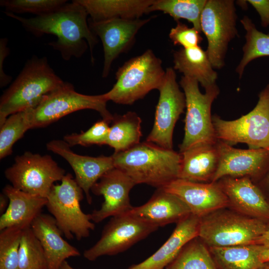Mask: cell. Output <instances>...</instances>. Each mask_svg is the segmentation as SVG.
Returning <instances> with one entry per match:
<instances>
[{
	"mask_svg": "<svg viewBox=\"0 0 269 269\" xmlns=\"http://www.w3.org/2000/svg\"><path fill=\"white\" fill-rule=\"evenodd\" d=\"M4 13L19 21L26 30L35 36H56V40L49 42L48 45L59 51L64 60L80 58L89 46L94 63L93 51L98 40L89 27L87 11L75 0L67 2L51 13L33 17L25 18L5 11Z\"/></svg>",
	"mask_w": 269,
	"mask_h": 269,
	"instance_id": "1",
	"label": "cell"
},
{
	"mask_svg": "<svg viewBox=\"0 0 269 269\" xmlns=\"http://www.w3.org/2000/svg\"><path fill=\"white\" fill-rule=\"evenodd\" d=\"M114 165L136 185L146 184L162 188L178 178L181 155L147 141L127 150L114 152Z\"/></svg>",
	"mask_w": 269,
	"mask_h": 269,
	"instance_id": "2",
	"label": "cell"
},
{
	"mask_svg": "<svg viewBox=\"0 0 269 269\" xmlns=\"http://www.w3.org/2000/svg\"><path fill=\"white\" fill-rule=\"evenodd\" d=\"M46 57L33 55L0 99V126L10 115L33 108L42 98L64 83Z\"/></svg>",
	"mask_w": 269,
	"mask_h": 269,
	"instance_id": "3",
	"label": "cell"
},
{
	"mask_svg": "<svg viewBox=\"0 0 269 269\" xmlns=\"http://www.w3.org/2000/svg\"><path fill=\"white\" fill-rule=\"evenodd\" d=\"M165 73L161 59L148 49L119 68L116 73V83L104 94V96L107 101L132 105L151 90H158Z\"/></svg>",
	"mask_w": 269,
	"mask_h": 269,
	"instance_id": "4",
	"label": "cell"
},
{
	"mask_svg": "<svg viewBox=\"0 0 269 269\" xmlns=\"http://www.w3.org/2000/svg\"><path fill=\"white\" fill-rule=\"evenodd\" d=\"M226 208L200 218L198 237L209 247L256 244L267 223Z\"/></svg>",
	"mask_w": 269,
	"mask_h": 269,
	"instance_id": "5",
	"label": "cell"
},
{
	"mask_svg": "<svg viewBox=\"0 0 269 269\" xmlns=\"http://www.w3.org/2000/svg\"><path fill=\"white\" fill-rule=\"evenodd\" d=\"M197 80L182 76L180 84L186 101L184 136L179 145L180 153L202 144H216L218 142L211 116V106L219 94L216 84L205 89L202 94Z\"/></svg>",
	"mask_w": 269,
	"mask_h": 269,
	"instance_id": "6",
	"label": "cell"
},
{
	"mask_svg": "<svg viewBox=\"0 0 269 269\" xmlns=\"http://www.w3.org/2000/svg\"><path fill=\"white\" fill-rule=\"evenodd\" d=\"M104 94L88 95L77 92L72 84L64 83L45 95L33 108L27 109L31 129L46 127L73 112L91 109L98 112L103 120L112 122L114 116L107 108Z\"/></svg>",
	"mask_w": 269,
	"mask_h": 269,
	"instance_id": "7",
	"label": "cell"
},
{
	"mask_svg": "<svg viewBox=\"0 0 269 269\" xmlns=\"http://www.w3.org/2000/svg\"><path fill=\"white\" fill-rule=\"evenodd\" d=\"M83 192L72 174L67 173L60 184L52 186L46 198V207L67 239L75 236L80 240L95 229L90 214H85L81 208Z\"/></svg>",
	"mask_w": 269,
	"mask_h": 269,
	"instance_id": "8",
	"label": "cell"
},
{
	"mask_svg": "<svg viewBox=\"0 0 269 269\" xmlns=\"http://www.w3.org/2000/svg\"><path fill=\"white\" fill-rule=\"evenodd\" d=\"M212 122L218 140L231 146L246 143L251 149L269 147V88L260 92L257 105L246 115L232 121L214 115Z\"/></svg>",
	"mask_w": 269,
	"mask_h": 269,
	"instance_id": "9",
	"label": "cell"
},
{
	"mask_svg": "<svg viewBox=\"0 0 269 269\" xmlns=\"http://www.w3.org/2000/svg\"><path fill=\"white\" fill-rule=\"evenodd\" d=\"M65 171L49 155L25 152L17 156L5 169L6 178L15 188L47 198L54 183L61 181Z\"/></svg>",
	"mask_w": 269,
	"mask_h": 269,
	"instance_id": "10",
	"label": "cell"
},
{
	"mask_svg": "<svg viewBox=\"0 0 269 269\" xmlns=\"http://www.w3.org/2000/svg\"><path fill=\"white\" fill-rule=\"evenodd\" d=\"M237 18L234 0H207L200 25L208 41L206 52L214 68L224 66L228 44L238 35Z\"/></svg>",
	"mask_w": 269,
	"mask_h": 269,
	"instance_id": "11",
	"label": "cell"
},
{
	"mask_svg": "<svg viewBox=\"0 0 269 269\" xmlns=\"http://www.w3.org/2000/svg\"><path fill=\"white\" fill-rule=\"evenodd\" d=\"M158 228L125 213L112 217L104 227L100 239L83 253L94 261L104 256L124 252L145 238Z\"/></svg>",
	"mask_w": 269,
	"mask_h": 269,
	"instance_id": "12",
	"label": "cell"
},
{
	"mask_svg": "<svg viewBox=\"0 0 269 269\" xmlns=\"http://www.w3.org/2000/svg\"><path fill=\"white\" fill-rule=\"evenodd\" d=\"M158 91L159 97L154 124L146 141L172 149L174 128L186 108L185 95L179 89L174 69L169 67L166 69Z\"/></svg>",
	"mask_w": 269,
	"mask_h": 269,
	"instance_id": "13",
	"label": "cell"
},
{
	"mask_svg": "<svg viewBox=\"0 0 269 269\" xmlns=\"http://www.w3.org/2000/svg\"><path fill=\"white\" fill-rule=\"evenodd\" d=\"M217 146L219 162L212 182L229 176L247 177L255 183L260 181L269 170L267 148L239 149L220 140H218Z\"/></svg>",
	"mask_w": 269,
	"mask_h": 269,
	"instance_id": "14",
	"label": "cell"
},
{
	"mask_svg": "<svg viewBox=\"0 0 269 269\" xmlns=\"http://www.w3.org/2000/svg\"><path fill=\"white\" fill-rule=\"evenodd\" d=\"M152 17L154 16L144 19L113 18L100 21L88 19L91 31L99 37L103 44L104 55L103 78L107 77L113 61L130 48L134 43L137 32Z\"/></svg>",
	"mask_w": 269,
	"mask_h": 269,
	"instance_id": "15",
	"label": "cell"
},
{
	"mask_svg": "<svg viewBox=\"0 0 269 269\" xmlns=\"http://www.w3.org/2000/svg\"><path fill=\"white\" fill-rule=\"evenodd\" d=\"M136 184L124 172L114 167L106 172L93 186L91 191L96 195L103 196L104 201L101 208L90 214L94 223H99L110 217L126 213L133 206L129 194Z\"/></svg>",
	"mask_w": 269,
	"mask_h": 269,
	"instance_id": "16",
	"label": "cell"
},
{
	"mask_svg": "<svg viewBox=\"0 0 269 269\" xmlns=\"http://www.w3.org/2000/svg\"><path fill=\"white\" fill-rule=\"evenodd\" d=\"M162 188L179 198L191 214L199 218L230 206L218 182H197L177 178Z\"/></svg>",
	"mask_w": 269,
	"mask_h": 269,
	"instance_id": "17",
	"label": "cell"
},
{
	"mask_svg": "<svg viewBox=\"0 0 269 269\" xmlns=\"http://www.w3.org/2000/svg\"><path fill=\"white\" fill-rule=\"evenodd\" d=\"M46 147L64 158L71 165L76 181L85 194L87 202L91 204L92 187L106 172L115 167L112 156L79 155L73 152L66 142L61 140L49 141Z\"/></svg>",
	"mask_w": 269,
	"mask_h": 269,
	"instance_id": "18",
	"label": "cell"
},
{
	"mask_svg": "<svg viewBox=\"0 0 269 269\" xmlns=\"http://www.w3.org/2000/svg\"><path fill=\"white\" fill-rule=\"evenodd\" d=\"M217 182L235 211L267 223L269 221V201L250 178L227 176Z\"/></svg>",
	"mask_w": 269,
	"mask_h": 269,
	"instance_id": "19",
	"label": "cell"
},
{
	"mask_svg": "<svg viewBox=\"0 0 269 269\" xmlns=\"http://www.w3.org/2000/svg\"><path fill=\"white\" fill-rule=\"evenodd\" d=\"M126 213L158 228L177 223L191 214L179 198L163 188L157 189L147 202Z\"/></svg>",
	"mask_w": 269,
	"mask_h": 269,
	"instance_id": "20",
	"label": "cell"
},
{
	"mask_svg": "<svg viewBox=\"0 0 269 269\" xmlns=\"http://www.w3.org/2000/svg\"><path fill=\"white\" fill-rule=\"evenodd\" d=\"M31 228L44 250L48 269H60L66 259L80 255L77 249L62 238L63 234L53 216L40 214Z\"/></svg>",
	"mask_w": 269,
	"mask_h": 269,
	"instance_id": "21",
	"label": "cell"
},
{
	"mask_svg": "<svg viewBox=\"0 0 269 269\" xmlns=\"http://www.w3.org/2000/svg\"><path fill=\"white\" fill-rule=\"evenodd\" d=\"M200 218L192 214L177 223L167 241L153 254L128 269H165L190 241L198 237Z\"/></svg>",
	"mask_w": 269,
	"mask_h": 269,
	"instance_id": "22",
	"label": "cell"
},
{
	"mask_svg": "<svg viewBox=\"0 0 269 269\" xmlns=\"http://www.w3.org/2000/svg\"><path fill=\"white\" fill-rule=\"evenodd\" d=\"M2 191L8 204L0 217V231L12 227L22 230L30 227L47 204L46 198L29 194L11 185H6Z\"/></svg>",
	"mask_w": 269,
	"mask_h": 269,
	"instance_id": "23",
	"label": "cell"
},
{
	"mask_svg": "<svg viewBox=\"0 0 269 269\" xmlns=\"http://www.w3.org/2000/svg\"><path fill=\"white\" fill-rule=\"evenodd\" d=\"M181 155L178 178L197 182H211L219 162L216 144H202L180 153Z\"/></svg>",
	"mask_w": 269,
	"mask_h": 269,
	"instance_id": "24",
	"label": "cell"
},
{
	"mask_svg": "<svg viewBox=\"0 0 269 269\" xmlns=\"http://www.w3.org/2000/svg\"><path fill=\"white\" fill-rule=\"evenodd\" d=\"M93 21L113 18L134 19L147 13L154 0H75Z\"/></svg>",
	"mask_w": 269,
	"mask_h": 269,
	"instance_id": "25",
	"label": "cell"
},
{
	"mask_svg": "<svg viewBox=\"0 0 269 269\" xmlns=\"http://www.w3.org/2000/svg\"><path fill=\"white\" fill-rule=\"evenodd\" d=\"M173 69L183 76L195 79L205 89L216 84L217 73L206 51L199 46L181 48L173 53Z\"/></svg>",
	"mask_w": 269,
	"mask_h": 269,
	"instance_id": "26",
	"label": "cell"
},
{
	"mask_svg": "<svg viewBox=\"0 0 269 269\" xmlns=\"http://www.w3.org/2000/svg\"><path fill=\"white\" fill-rule=\"evenodd\" d=\"M208 248L218 269H259L264 264L262 245Z\"/></svg>",
	"mask_w": 269,
	"mask_h": 269,
	"instance_id": "27",
	"label": "cell"
},
{
	"mask_svg": "<svg viewBox=\"0 0 269 269\" xmlns=\"http://www.w3.org/2000/svg\"><path fill=\"white\" fill-rule=\"evenodd\" d=\"M112 122L106 144L114 152L127 150L140 142L141 120L135 112L115 115Z\"/></svg>",
	"mask_w": 269,
	"mask_h": 269,
	"instance_id": "28",
	"label": "cell"
},
{
	"mask_svg": "<svg viewBox=\"0 0 269 269\" xmlns=\"http://www.w3.org/2000/svg\"><path fill=\"white\" fill-rule=\"evenodd\" d=\"M207 0H154L147 13L161 11L168 14L176 21L185 19L192 23L200 32L201 15Z\"/></svg>",
	"mask_w": 269,
	"mask_h": 269,
	"instance_id": "29",
	"label": "cell"
},
{
	"mask_svg": "<svg viewBox=\"0 0 269 269\" xmlns=\"http://www.w3.org/2000/svg\"><path fill=\"white\" fill-rule=\"evenodd\" d=\"M206 246L198 237L193 239L165 269H218Z\"/></svg>",
	"mask_w": 269,
	"mask_h": 269,
	"instance_id": "30",
	"label": "cell"
},
{
	"mask_svg": "<svg viewBox=\"0 0 269 269\" xmlns=\"http://www.w3.org/2000/svg\"><path fill=\"white\" fill-rule=\"evenodd\" d=\"M241 22L246 31V41L243 47V57L236 69L240 78L250 62L258 58L269 56V33L258 30L247 16H245Z\"/></svg>",
	"mask_w": 269,
	"mask_h": 269,
	"instance_id": "31",
	"label": "cell"
},
{
	"mask_svg": "<svg viewBox=\"0 0 269 269\" xmlns=\"http://www.w3.org/2000/svg\"><path fill=\"white\" fill-rule=\"evenodd\" d=\"M31 129L28 110L10 115L0 126V158L11 154L13 144Z\"/></svg>",
	"mask_w": 269,
	"mask_h": 269,
	"instance_id": "32",
	"label": "cell"
},
{
	"mask_svg": "<svg viewBox=\"0 0 269 269\" xmlns=\"http://www.w3.org/2000/svg\"><path fill=\"white\" fill-rule=\"evenodd\" d=\"M19 269H48L44 250L31 227L22 230L18 253Z\"/></svg>",
	"mask_w": 269,
	"mask_h": 269,
	"instance_id": "33",
	"label": "cell"
},
{
	"mask_svg": "<svg viewBox=\"0 0 269 269\" xmlns=\"http://www.w3.org/2000/svg\"><path fill=\"white\" fill-rule=\"evenodd\" d=\"M22 230L12 227L0 231V269H19L18 253Z\"/></svg>",
	"mask_w": 269,
	"mask_h": 269,
	"instance_id": "34",
	"label": "cell"
},
{
	"mask_svg": "<svg viewBox=\"0 0 269 269\" xmlns=\"http://www.w3.org/2000/svg\"><path fill=\"white\" fill-rule=\"evenodd\" d=\"M67 2L65 0H1L0 5L5 12L41 16L57 10Z\"/></svg>",
	"mask_w": 269,
	"mask_h": 269,
	"instance_id": "35",
	"label": "cell"
},
{
	"mask_svg": "<svg viewBox=\"0 0 269 269\" xmlns=\"http://www.w3.org/2000/svg\"><path fill=\"white\" fill-rule=\"evenodd\" d=\"M109 123L102 120L94 124L89 129L80 134L73 133L64 136V140L71 147L76 145L87 146L106 144L110 126Z\"/></svg>",
	"mask_w": 269,
	"mask_h": 269,
	"instance_id": "36",
	"label": "cell"
},
{
	"mask_svg": "<svg viewBox=\"0 0 269 269\" xmlns=\"http://www.w3.org/2000/svg\"><path fill=\"white\" fill-rule=\"evenodd\" d=\"M200 33L194 27H189L178 21L176 26L171 29L169 37L174 45L182 46L183 48H190L199 46L202 40Z\"/></svg>",
	"mask_w": 269,
	"mask_h": 269,
	"instance_id": "37",
	"label": "cell"
},
{
	"mask_svg": "<svg viewBox=\"0 0 269 269\" xmlns=\"http://www.w3.org/2000/svg\"><path fill=\"white\" fill-rule=\"evenodd\" d=\"M8 39L6 37L0 39V86L1 88L7 85L11 81L12 77L4 72V60L9 54L7 47Z\"/></svg>",
	"mask_w": 269,
	"mask_h": 269,
	"instance_id": "38",
	"label": "cell"
},
{
	"mask_svg": "<svg viewBox=\"0 0 269 269\" xmlns=\"http://www.w3.org/2000/svg\"><path fill=\"white\" fill-rule=\"evenodd\" d=\"M259 13L263 27L269 25V0H248Z\"/></svg>",
	"mask_w": 269,
	"mask_h": 269,
	"instance_id": "39",
	"label": "cell"
},
{
	"mask_svg": "<svg viewBox=\"0 0 269 269\" xmlns=\"http://www.w3.org/2000/svg\"><path fill=\"white\" fill-rule=\"evenodd\" d=\"M267 149L269 151V147ZM258 186L266 197L267 196L269 197V170L265 177L260 181V184Z\"/></svg>",
	"mask_w": 269,
	"mask_h": 269,
	"instance_id": "40",
	"label": "cell"
},
{
	"mask_svg": "<svg viewBox=\"0 0 269 269\" xmlns=\"http://www.w3.org/2000/svg\"><path fill=\"white\" fill-rule=\"evenodd\" d=\"M256 244L269 248V225L265 233L259 239Z\"/></svg>",
	"mask_w": 269,
	"mask_h": 269,
	"instance_id": "41",
	"label": "cell"
},
{
	"mask_svg": "<svg viewBox=\"0 0 269 269\" xmlns=\"http://www.w3.org/2000/svg\"><path fill=\"white\" fill-rule=\"evenodd\" d=\"M8 200V198L6 197V196L2 194H0V212H2L3 213L4 211L6 210L8 204V201L7 202V201Z\"/></svg>",
	"mask_w": 269,
	"mask_h": 269,
	"instance_id": "42",
	"label": "cell"
},
{
	"mask_svg": "<svg viewBox=\"0 0 269 269\" xmlns=\"http://www.w3.org/2000/svg\"><path fill=\"white\" fill-rule=\"evenodd\" d=\"M60 269H76L72 267L66 261L63 262Z\"/></svg>",
	"mask_w": 269,
	"mask_h": 269,
	"instance_id": "43",
	"label": "cell"
},
{
	"mask_svg": "<svg viewBox=\"0 0 269 269\" xmlns=\"http://www.w3.org/2000/svg\"><path fill=\"white\" fill-rule=\"evenodd\" d=\"M259 269H269V262L265 263Z\"/></svg>",
	"mask_w": 269,
	"mask_h": 269,
	"instance_id": "44",
	"label": "cell"
},
{
	"mask_svg": "<svg viewBox=\"0 0 269 269\" xmlns=\"http://www.w3.org/2000/svg\"><path fill=\"white\" fill-rule=\"evenodd\" d=\"M267 86L269 88V84L268 85H267Z\"/></svg>",
	"mask_w": 269,
	"mask_h": 269,
	"instance_id": "45",
	"label": "cell"
}]
</instances>
